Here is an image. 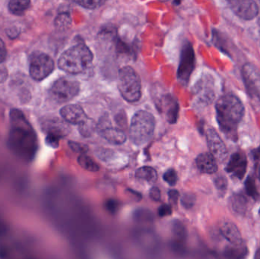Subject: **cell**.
I'll use <instances>...</instances> for the list:
<instances>
[{
    "label": "cell",
    "mask_w": 260,
    "mask_h": 259,
    "mask_svg": "<svg viewBox=\"0 0 260 259\" xmlns=\"http://www.w3.org/2000/svg\"><path fill=\"white\" fill-rule=\"evenodd\" d=\"M31 0H10L9 9L11 13L16 16H22L29 9Z\"/></svg>",
    "instance_id": "cell-21"
},
{
    "label": "cell",
    "mask_w": 260,
    "mask_h": 259,
    "mask_svg": "<svg viewBox=\"0 0 260 259\" xmlns=\"http://www.w3.org/2000/svg\"><path fill=\"white\" fill-rule=\"evenodd\" d=\"M232 12L243 20H252L259 15L260 9L254 0H228Z\"/></svg>",
    "instance_id": "cell-9"
},
{
    "label": "cell",
    "mask_w": 260,
    "mask_h": 259,
    "mask_svg": "<svg viewBox=\"0 0 260 259\" xmlns=\"http://www.w3.org/2000/svg\"><path fill=\"white\" fill-rule=\"evenodd\" d=\"M54 60L50 56L43 53H37L31 56L30 62V74L36 81H42L54 71Z\"/></svg>",
    "instance_id": "cell-7"
},
{
    "label": "cell",
    "mask_w": 260,
    "mask_h": 259,
    "mask_svg": "<svg viewBox=\"0 0 260 259\" xmlns=\"http://www.w3.org/2000/svg\"><path fill=\"white\" fill-rule=\"evenodd\" d=\"M160 1H161V2H167L169 0H160Z\"/></svg>",
    "instance_id": "cell-43"
},
{
    "label": "cell",
    "mask_w": 260,
    "mask_h": 259,
    "mask_svg": "<svg viewBox=\"0 0 260 259\" xmlns=\"http://www.w3.org/2000/svg\"><path fill=\"white\" fill-rule=\"evenodd\" d=\"M61 138H58V137L54 136V135H47V138H46V143L54 148H57L59 146L60 140Z\"/></svg>",
    "instance_id": "cell-34"
},
{
    "label": "cell",
    "mask_w": 260,
    "mask_h": 259,
    "mask_svg": "<svg viewBox=\"0 0 260 259\" xmlns=\"http://www.w3.org/2000/svg\"><path fill=\"white\" fill-rule=\"evenodd\" d=\"M169 200L174 204H177L178 199H179V192L178 190L172 189V190L169 191Z\"/></svg>",
    "instance_id": "cell-37"
},
{
    "label": "cell",
    "mask_w": 260,
    "mask_h": 259,
    "mask_svg": "<svg viewBox=\"0 0 260 259\" xmlns=\"http://www.w3.org/2000/svg\"><path fill=\"white\" fill-rule=\"evenodd\" d=\"M175 1H176V2H178V3H179L180 0H175Z\"/></svg>",
    "instance_id": "cell-44"
},
{
    "label": "cell",
    "mask_w": 260,
    "mask_h": 259,
    "mask_svg": "<svg viewBox=\"0 0 260 259\" xmlns=\"http://www.w3.org/2000/svg\"><path fill=\"white\" fill-rule=\"evenodd\" d=\"M245 188L247 195H250L253 199H258L260 196L257 187L256 185L255 180L252 176H248L245 182Z\"/></svg>",
    "instance_id": "cell-27"
},
{
    "label": "cell",
    "mask_w": 260,
    "mask_h": 259,
    "mask_svg": "<svg viewBox=\"0 0 260 259\" xmlns=\"http://www.w3.org/2000/svg\"><path fill=\"white\" fill-rule=\"evenodd\" d=\"M149 195H150V198L152 200L155 201V202H159V201H160L161 194H160V191L159 188L153 187L150 190Z\"/></svg>",
    "instance_id": "cell-36"
},
{
    "label": "cell",
    "mask_w": 260,
    "mask_h": 259,
    "mask_svg": "<svg viewBox=\"0 0 260 259\" xmlns=\"http://www.w3.org/2000/svg\"><path fill=\"white\" fill-rule=\"evenodd\" d=\"M155 129V119L153 115L147 111H138L132 118L129 129L130 139L138 146L145 145L153 136Z\"/></svg>",
    "instance_id": "cell-4"
},
{
    "label": "cell",
    "mask_w": 260,
    "mask_h": 259,
    "mask_svg": "<svg viewBox=\"0 0 260 259\" xmlns=\"http://www.w3.org/2000/svg\"><path fill=\"white\" fill-rule=\"evenodd\" d=\"M6 76H7L6 71L3 69H0V82L3 81L6 78Z\"/></svg>",
    "instance_id": "cell-40"
},
{
    "label": "cell",
    "mask_w": 260,
    "mask_h": 259,
    "mask_svg": "<svg viewBox=\"0 0 260 259\" xmlns=\"http://www.w3.org/2000/svg\"><path fill=\"white\" fill-rule=\"evenodd\" d=\"M180 202L183 207L186 209H190L194 205L195 202H196V197L193 194H184L181 198Z\"/></svg>",
    "instance_id": "cell-30"
},
{
    "label": "cell",
    "mask_w": 260,
    "mask_h": 259,
    "mask_svg": "<svg viewBox=\"0 0 260 259\" xmlns=\"http://www.w3.org/2000/svg\"><path fill=\"white\" fill-rule=\"evenodd\" d=\"M206 140L211 154L216 161L222 163L227 157V149L222 139L214 129H208L206 131Z\"/></svg>",
    "instance_id": "cell-11"
},
{
    "label": "cell",
    "mask_w": 260,
    "mask_h": 259,
    "mask_svg": "<svg viewBox=\"0 0 260 259\" xmlns=\"http://www.w3.org/2000/svg\"><path fill=\"white\" fill-rule=\"evenodd\" d=\"M69 146L73 151L81 153V154L86 152L88 149L86 145H82V144L79 143V142H73V141L69 142Z\"/></svg>",
    "instance_id": "cell-33"
},
{
    "label": "cell",
    "mask_w": 260,
    "mask_h": 259,
    "mask_svg": "<svg viewBox=\"0 0 260 259\" xmlns=\"http://www.w3.org/2000/svg\"><path fill=\"white\" fill-rule=\"evenodd\" d=\"M136 177L143 181L154 183L158 180V173L151 166H142L136 170Z\"/></svg>",
    "instance_id": "cell-20"
},
{
    "label": "cell",
    "mask_w": 260,
    "mask_h": 259,
    "mask_svg": "<svg viewBox=\"0 0 260 259\" xmlns=\"http://www.w3.org/2000/svg\"><path fill=\"white\" fill-rule=\"evenodd\" d=\"M41 129L47 135L62 138L70 133L71 129L67 122L56 116H48L42 119Z\"/></svg>",
    "instance_id": "cell-10"
},
{
    "label": "cell",
    "mask_w": 260,
    "mask_h": 259,
    "mask_svg": "<svg viewBox=\"0 0 260 259\" xmlns=\"http://www.w3.org/2000/svg\"><path fill=\"white\" fill-rule=\"evenodd\" d=\"M118 89L122 97L127 102L136 103L141 98V78L131 66H123L120 69L118 73Z\"/></svg>",
    "instance_id": "cell-5"
},
{
    "label": "cell",
    "mask_w": 260,
    "mask_h": 259,
    "mask_svg": "<svg viewBox=\"0 0 260 259\" xmlns=\"http://www.w3.org/2000/svg\"><path fill=\"white\" fill-rule=\"evenodd\" d=\"M258 179H259V180H260V168H259L258 169Z\"/></svg>",
    "instance_id": "cell-42"
},
{
    "label": "cell",
    "mask_w": 260,
    "mask_h": 259,
    "mask_svg": "<svg viewBox=\"0 0 260 259\" xmlns=\"http://www.w3.org/2000/svg\"><path fill=\"white\" fill-rule=\"evenodd\" d=\"M217 120L220 130L231 140L238 138V129L244 116V106L234 94L220 97L216 105Z\"/></svg>",
    "instance_id": "cell-2"
},
{
    "label": "cell",
    "mask_w": 260,
    "mask_h": 259,
    "mask_svg": "<svg viewBox=\"0 0 260 259\" xmlns=\"http://www.w3.org/2000/svg\"><path fill=\"white\" fill-rule=\"evenodd\" d=\"M173 235H174V247L181 251L183 249V244L186 240V232L184 226L180 221H174L172 226Z\"/></svg>",
    "instance_id": "cell-19"
},
{
    "label": "cell",
    "mask_w": 260,
    "mask_h": 259,
    "mask_svg": "<svg viewBox=\"0 0 260 259\" xmlns=\"http://www.w3.org/2000/svg\"><path fill=\"white\" fill-rule=\"evenodd\" d=\"M255 258L256 259H260V249L256 253Z\"/></svg>",
    "instance_id": "cell-41"
},
{
    "label": "cell",
    "mask_w": 260,
    "mask_h": 259,
    "mask_svg": "<svg viewBox=\"0 0 260 259\" xmlns=\"http://www.w3.org/2000/svg\"><path fill=\"white\" fill-rule=\"evenodd\" d=\"M99 134L106 141L114 145H122L126 142V135L124 131L118 128H114L110 126L107 119H103L100 126H97Z\"/></svg>",
    "instance_id": "cell-13"
},
{
    "label": "cell",
    "mask_w": 260,
    "mask_h": 259,
    "mask_svg": "<svg viewBox=\"0 0 260 259\" xmlns=\"http://www.w3.org/2000/svg\"><path fill=\"white\" fill-rule=\"evenodd\" d=\"M80 84L76 80L60 78L53 84L50 93L52 98L58 103H66L73 100L80 93Z\"/></svg>",
    "instance_id": "cell-6"
},
{
    "label": "cell",
    "mask_w": 260,
    "mask_h": 259,
    "mask_svg": "<svg viewBox=\"0 0 260 259\" xmlns=\"http://www.w3.org/2000/svg\"><path fill=\"white\" fill-rule=\"evenodd\" d=\"M96 129L97 126L94 123L93 120L88 119V118H87L82 123L79 125V130H80V134L82 136L86 137V138L92 136Z\"/></svg>",
    "instance_id": "cell-26"
},
{
    "label": "cell",
    "mask_w": 260,
    "mask_h": 259,
    "mask_svg": "<svg viewBox=\"0 0 260 259\" xmlns=\"http://www.w3.org/2000/svg\"><path fill=\"white\" fill-rule=\"evenodd\" d=\"M9 145L12 152L25 162H31L38 151L36 132L20 110L13 109L10 112Z\"/></svg>",
    "instance_id": "cell-1"
},
{
    "label": "cell",
    "mask_w": 260,
    "mask_h": 259,
    "mask_svg": "<svg viewBox=\"0 0 260 259\" xmlns=\"http://www.w3.org/2000/svg\"><path fill=\"white\" fill-rule=\"evenodd\" d=\"M196 163L201 173L212 174L217 172V161L211 153H201L197 157Z\"/></svg>",
    "instance_id": "cell-17"
},
{
    "label": "cell",
    "mask_w": 260,
    "mask_h": 259,
    "mask_svg": "<svg viewBox=\"0 0 260 259\" xmlns=\"http://www.w3.org/2000/svg\"><path fill=\"white\" fill-rule=\"evenodd\" d=\"M56 28L60 31L67 30L72 24V18L68 12L60 13L54 21Z\"/></svg>",
    "instance_id": "cell-24"
},
{
    "label": "cell",
    "mask_w": 260,
    "mask_h": 259,
    "mask_svg": "<svg viewBox=\"0 0 260 259\" xmlns=\"http://www.w3.org/2000/svg\"><path fill=\"white\" fill-rule=\"evenodd\" d=\"M172 214V207L171 205L169 204H162L159 209V216L161 217V218H164V217L169 216Z\"/></svg>",
    "instance_id": "cell-35"
},
{
    "label": "cell",
    "mask_w": 260,
    "mask_h": 259,
    "mask_svg": "<svg viewBox=\"0 0 260 259\" xmlns=\"http://www.w3.org/2000/svg\"><path fill=\"white\" fill-rule=\"evenodd\" d=\"M215 185L216 188L220 192H225L227 188V181L225 177L223 176H219L215 179Z\"/></svg>",
    "instance_id": "cell-32"
},
{
    "label": "cell",
    "mask_w": 260,
    "mask_h": 259,
    "mask_svg": "<svg viewBox=\"0 0 260 259\" xmlns=\"http://www.w3.org/2000/svg\"><path fill=\"white\" fill-rule=\"evenodd\" d=\"M252 155H253V158H254L255 161L260 160V146L252 151Z\"/></svg>",
    "instance_id": "cell-39"
},
{
    "label": "cell",
    "mask_w": 260,
    "mask_h": 259,
    "mask_svg": "<svg viewBox=\"0 0 260 259\" xmlns=\"http://www.w3.org/2000/svg\"><path fill=\"white\" fill-rule=\"evenodd\" d=\"M60 115L65 121L74 125H80L88 118L82 107L78 104H69L62 107Z\"/></svg>",
    "instance_id": "cell-15"
},
{
    "label": "cell",
    "mask_w": 260,
    "mask_h": 259,
    "mask_svg": "<svg viewBox=\"0 0 260 259\" xmlns=\"http://www.w3.org/2000/svg\"><path fill=\"white\" fill-rule=\"evenodd\" d=\"M104 207H105V209L110 214H115L116 213H118V210H119V202H118V200H116V199H108L105 202Z\"/></svg>",
    "instance_id": "cell-31"
},
{
    "label": "cell",
    "mask_w": 260,
    "mask_h": 259,
    "mask_svg": "<svg viewBox=\"0 0 260 259\" xmlns=\"http://www.w3.org/2000/svg\"><path fill=\"white\" fill-rule=\"evenodd\" d=\"M196 58L193 45L186 41L182 47L178 67V78L180 83L186 85L190 80L191 74L194 70Z\"/></svg>",
    "instance_id": "cell-8"
},
{
    "label": "cell",
    "mask_w": 260,
    "mask_h": 259,
    "mask_svg": "<svg viewBox=\"0 0 260 259\" xmlns=\"http://www.w3.org/2000/svg\"><path fill=\"white\" fill-rule=\"evenodd\" d=\"M73 2L86 9H93L101 5L103 0H73Z\"/></svg>",
    "instance_id": "cell-29"
},
{
    "label": "cell",
    "mask_w": 260,
    "mask_h": 259,
    "mask_svg": "<svg viewBox=\"0 0 260 259\" xmlns=\"http://www.w3.org/2000/svg\"><path fill=\"white\" fill-rule=\"evenodd\" d=\"M242 75L250 92H257L260 86V73L257 68L249 63L244 65L242 69Z\"/></svg>",
    "instance_id": "cell-16"
},
{
    "label": "cell",
    "mask_w": 260,
    "mask_h": 259,
    "mask_svg": "<svg viewBox=\"0 0 260 259\" xmlns=\"http://www.w3.org/2000/svg\"><path fill=\"white\" fill-rule=\"evenodd\" d=\"M159 107L165 114L166 119L171 124L176 123L179 114V104L174 96L170 93L161 96L159 101Z\"/></svg>",
    "instance_id": "cell-14"
},
{
    "label": "cell",
    "mask_w": 260,
    "mask_h": 259,
    "mask_svg": "<svg viewBox=\"0 0 260 259\" xmlns=\"http://www.w3.org/2000/svg\"><path fill=\"white\" fill-rule=\"evenodd\" d=\"M247 254V249L243 243L233 245L227 248L224 252L226 257L231 259H241L244 258Z\"/></svg>",
    "instance_id": "cell-23"
},
{
    "label": "cell",
    "mask_w": 260,
    "mask_h": 259,
    "mask_svg": "<svg viewBox=\"0 0 260 259\" xmlns=\"http://www.w3.org/2000/svg\"><path fill=\"white\" fill-rule=\"evenodd\" d=\"M259 215H260V210H259Z\"/></svg>",
    "instance_id": "cell-45"
},
{
    "label": "cell",
    "mask_w": 260,
    "mask_h": 259,
    "mask_svg": "<svg viewBox=\"0 0 260 259\" xmlns=\"http://www.w3.org/2000/svg\"><path fill=\"white\" fill-rule=\"evenodd\" d=\"M163 179L167 184L171 185V186H174V185H176L178 181V173H177L175 169L171 168V169H167V171L164 173Z\"/></svg>",
    "instance_id": "cell-28"
},
{
    "label": "cell",
    "mask_w": 260,
    "mask_h": 259,
    "mask_svg": "<svg viewBox=\"0 0 260 259\" xmlns=\"http://www.w3.org/2000/svg\"><path fill=\"white\" fill-rule=\"evenodd\" d=\"M78 163L80 166L90 172H97L99 170V166L97 163L94 161L91 157L88 156L81 154L78 157Z\"/></svg>",
    "instance_id": "cell-25"
},
{
    "label": "cell",
    "mask_w": 260,
    "mask_h": 259,
    "mask_svg": "<svg viewBox=\"0 0 260 259\" xmlns=\"http://www.w3.org/2000/svg\"><path fill=\"white\" fill-rule=\"evenodd\" d=\"M6 48H5V43L2 41V39L0 38V63L3 62L6 58Z\"/></svg>",
    "instance_id": "cell-38"
},
{
    "label": "cell",
    "mask_w": 260,
    "mask_h": 259,
    "mask_svg": "<svg viewBox=\"0 0 260 259\" xmlns=\"http://www.w3.org/2000/svg\"><path fill=\"white\" fill-rule=\"evenodd\" d=\"M220 232L224 238L233 245L243 243L240 232L238 226L232 222H224L220 228Z\"/></svg>",
    "instance_id": "cell-18"
},
{
    "label": "cell",
    "mask_w": 260,
    "mask_h": 259,
    "mask_svg": "<svg viewBox=\"0 0 260 259\" xmlns=\"http://www.w3.org/2000/svg\"><path fill=\"white\" fill-rule=\"evenodd\" d=\"M247 169V159L244 153L235 152L231 155L226 166V172L232 175L238 180H242L246 174Z\"/></svg>",
    "instance_id": "cell-12"
},
{
    "label": "cell",
    "mask_w": 260,
    "mask_h": 259,
    "mask_svg": "<svg viewBox=\"0 0 260 259\" xmlns=\"http://www.w3.org/2000/svg\"><path fill=\"white\" fill-rule=\"evenodd\" d=\"M93 60L92 51L84 43H79L62 53L58 66L69 74H80L85 71Z\"/></svg>",
    "instance_id": "cell-3"
},
{
    "label": "cell",
    "mask_w": 260,
    "mask_h": 259,
    "mask_svg": "<svg viewBox=\"0 0 260 259\" xmlns=\"http://www.w3.org/2000/svg\"><path fill=\"white\" fill-rule=\"evenodd\" d=\"M247 200L241 194H235L231 198V207L238 214H244L247 209Z\"/></svg>",
    "instance_id": "cell-22"
}]
</instances>
